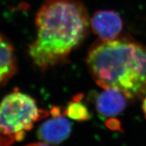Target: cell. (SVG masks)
Segmentation results:
<instances>
[{"label":"cell","instance_id":"277c9868","mask_svg":"<svg viewBox=\"0 0 146 146\" xmlns=\"http://www.w3.org/2000/svg\"><path fill=\"white\" fill-rule=\"evenodd\" d=\"M93 31L100 39L108 41L118 37L123 29L119 14L114 10H99L90 19Z\"/></svg>","mask_w":146,"mask_h":146},{"label":"cell","instance_id":"9c48e42d","mask_svg":"<svg viewBox=\"0 0 146 146\" xmlns=\"http://www.w3.org/2000/svg\"><path fill=\"white\" fill-rule=\"evenodd\" d=\"M142 100H143V103H142V110H143L145 118H146V96Z\"/></svg>","mask_w":146,"mask_h":146},{"label":"cell","instance_id":"7a4b0ae2","mask_svg":"<svg viewBox=\"0 0 146 146\" xmlns=\"http://www.w3.org/2000/svg\"><path fill=\"white\" fill-rule=\"evenodd\" d=\"M87 64L96 84L120 91L129 101L146 96V46L129 38L100 39L92 45Z\"/></svg>","mask_w":146,"mask_h":146},{"label":"cell","instance_id":"8992f818","mask_svg":"<svg viewBox=\"0 0 146 146\" xmlns=\"http://www.w3.org/2000/svg\"><path fill=\"white\" fill-rule=\"evenodd\" d=\"M97 96L96 106L98 112L106 117H113L121 114L127 108V97L115 89H104Z\"/></svg>","mask_w":146,"mask_h":146},{"label":"cell","instance_id":"ba28073f","mask_svg":"<svg viewBox=\"0 0 146 146\" xmlns=\"http://www.w3.org/2000/svg\"><path fill=\"white\" fill-rule=\"evenodd\" d=\"M83 98V94L76 95L65 110V114L71 119L77 121H85L90 118L88 108L82 102Z\"/></svg>","mask_w":146,"mask_h":146},{"label":"cell","instance_id":"52a82bcc","mask_svg":"<svg viewBox=\"0 0 146 146\" xmlns=\"http://www.w3.org/2000/svg\"><path fill=\"white\" fill-rule=\"evenodd\" d=\"M16 72V58L12 45L0 34V86L8 82Z\"/></svg>","mask_w":146,"mask_h":146},{"label":"cell","instance_id":"30bf717a","mask_svg":"<svg viewBox=\"0 0 146 146\" xmlns=\"http://www.w3.org/2000/svg\"><path fill=\"white\" fill-rule=\"evenodd\" d=\"M26 146H50V145L44 143H35L29 144V145H27Z\"/></svg>","mask_w":146,"mask_h":146},{"label":"cell","instance_id":"3957f363","mask_svg":"<svg viewBox=\"0 0 146 146\" xmlns=\"http://www.w3.org/2000/svg\"><path fill=\"white\" fill-rule=\"evenodd\" d=\"M49 112L39 108L33 98L15 89L0 104V146L22 141L38 120Z\"/></svg>","mask_w":146,"mask_h":146},{"label":"cell","instance_id":"6da1fadb","mask_svg":"<svg viewBox=\"0 0 146 146\" xmlns=\"http://www.w3.org/2000/svg\"><path fill=\"white\" fill-rule=\"evenodd\" d=\"M36 37L29 55L42 70L64 62L89 33L90 18L78 0H46L36 16Z\"/></svg>","mask_w":146,"mask_h":146},{"label":"cell","instance_id":"5b68a950","mask_svg":"<svg viewBox=\"0 0 146 146\" xmlns=\"http://www.w3.org/2000/svg\"><path fill=\"white\" fill-rule=\"evenodd\" d=\"M64 115H52V118L42 124L38 130L40 139L52 144H59L66 139L70 134L72 125Z\"/></svg>","mask_w":146,"mask_h":146}]
</instances>
